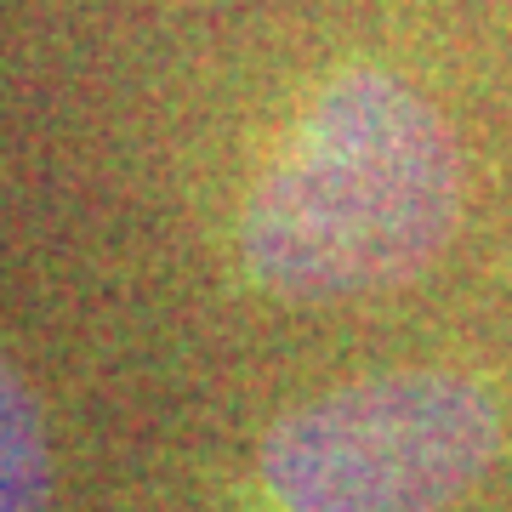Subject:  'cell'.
Masks as SVG:
<instances>
[{
	"label": "cell",
	"mask_w": 512,
	"mask_h": 512,
	"mask_svg": "<svg viewBox=\"0 0 512 512\" xmlns=\"http://www.w3.org/2000/svg\"><path fill=\"white\" fill-rule=\"evenodd\" d=\"M501 456V404L461 370H382L296 404L262 439L279 512H450Z\"/></svg>",
	"instance_id": "2"
},
{
	"label": "cell",
	"mask_w": 512,
	"mask_h": 512,
	"mask_svg": "<svg viewBox=\"0 0 512 512\" xmlns=\"http://www.w3.org/2000/svg\"><path fill=\"white\" fill-rule=\"evenodd\" d=\"M52 444L35 393L0 359V512H52Z\"/></svg>",
	"instance_id": "3"
},
{
	"label": "cell",
	"mask_w": 512,
	"mask_h": 512,
	"mask_svg": "<svg viewBox=\"0 0 512 512\" xmlns=\"http://www.w3.org/2000/svg\"><path fill=\"white\" fill-rule=\"evenodd\" d=\"M467 171L444 114L399 74L348 69L262 165L239 251L279 302H348L421 279L461 228Z\"/></svg>",
	"instance_id": "1"
}]
</instances>
